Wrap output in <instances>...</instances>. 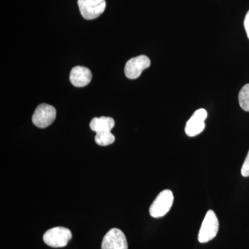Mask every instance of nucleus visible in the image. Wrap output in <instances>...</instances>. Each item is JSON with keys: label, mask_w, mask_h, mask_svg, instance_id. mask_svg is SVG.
Listing matches in <instances>:
<instances>
[{"label": "nucleus", "mask_w": 249, "mask_h": 249, "mask_svg": "<svg viewBox=\"0 0 249 249\" xmlns=\"http://www.w3.org/2000/svg\"><path fill=\"white\" fill-rule=\"evenodd\" d=\"M238 99L241 108L243 110L249 111V84L245 85L241 89Z\"/></svg>", "instance_id": "obj_12"}, {"label": "nucleus", "mask_w": 249, "mask_h": 249, "mask_svg": "<svg viewBox=\"0 0 249 249\" xmlns=\"http://www.w3.org/2000/svg\"><path fill=\"white\" fill-rule=\"evenodd\" d=\"M70 79L73 86L83 88L89 84L92 79V73L87 67L76 66L72 69Z\"/></svg>", "instance_id": "obj_9"}, {"label": "nucleus", "mask_w": 249, "mask_h": 249, "mask_svg": "<svg viewBox=\"0 0 249 249\" xmlns=\"http://www.w3.org/2000/svg\"><path fill=\"white\" fill-rule=\"evenodd\" d=\"M173 202V192L168 189L160 192L150 206V215L154 218L163 217L169 212Z\"/></svg>", "instance_id": "obj_3"}, {"label": "nucleus", "mask_w": 249, "mask_h": 249, "mask_svg": "<svg viewBox=\"0 0 249 249\" xmlns=\"http://www.w3.org/2000/svg\"><path fill=\"white\" fill-rule=\"evenodd\" d=\"M241 174L244 178H248L249 177V151L246 157L245 162L242 165V169H241Z\"/></svg>", "instance_id": "obj_13"}, {"label": "nucleus", "mask_w": 249, "mask_h": 249, "mask_svg": "<svg viewBox=\"0 0 249 249\" xmlns=\"http://www.w3.org/2000/svg\"><path fill=\"white\" fill-rule=\"evenodd\" d=\"M115 142V137L111 132H97L95 136V142L101 146H107Z\"/></svg>", "instance_id": "obj_11"}, {"label": "nucleus", "mask_w": 249, "mask_h": 249, "mask_svg": "<svg viewBox=\"0 0 249 249\" xmlns=\"http://www.w3.org/2000/svg\"><path fill=\"white\" fill-rule=\"evenodd\" d=\"M207 111L199 109L195 111L191 119L188 121L185 127V132L188 137H194L203 132L205 128V120L207 118Z\"/></svg>", "instance_id": "obj_8"}, {"label": "nucleus", "mask_w": 249, "mask_h": 249, "mask_svg": "<svg viewBox=\"0 0 249 249\" xmlns=\"http://www.w3.org/2000/svg\"><path fill=\"white\" fill-rule=\"evenodd\" d=\"M55 117V108L50 105L42 103L37 106L33 114V124L39 128H46L53 124Z\"/></svg>", "instance_id": "obj_4"}, {"label": "nucleus", "mask_w": 249, "mask_h": 249, "mask_svg": "<svg viewBox=\"0 0 249 249\" xmlns=\"http://www.w3.org/2000/svg\"><path fill=\"white\" fill-rule=\"evenodd\" d=\"M150 58L145 55L129 59L124 67V74L129 79H137L142 71L150 66Z\"/></svg>", "instance_id": "obj_6"}, {"label": "nucleus", "mask_w": 249, "mask_h": 249, "mask_svg": "<svg viewBox=\"0 0 249 249\" xmlns=\"http://www.w3.org/2000/svg\"><path fill=\"white\" fill-rule=\"evenodd\" d=\"M219 231V221L213 211L209 210L206 213L200 230H199L198 240L200 243H206L212 240L217 235Z\"/></svg>", "instance_id": "obj_2"}, {"label": "nucleus", "mask_w": 249, "mask_h": 249, "mask_svg": "<svg viewBox=\"0 0 249 249\" xmlns=\"http://www.w3.org/2000/svg\"><path fill=\"white\" fill-rule=\"evenodd\" d=\"M115 125V121L111 117L101 116L100 118H93L89 124L90 128L93 132H111Z\"/></svg>", "instance_id": "obj_10"}, {"label": "nucleus", "mask_w": 249, "mask_h": 249, "mask_svg": "<svg viewBox=\"0 0 249 249\" xmlns=\"http://www.w3.org/2000/svg\"><path fill=\"white\" fill-rule=\"evenodd\" d=\"M127 239L120 229H111L103 237L101 249H127Z\"/></svg>", "instance_id": "obj_7"}, {"label": "nucleus", "mask_w": 249, "mask_h": 249, "mask_svg": "<svg viewBox=\"0 0 249 249\" xmlns=\"http://www.w3.org/2000/svg\"><path fill=\"white\" fill-rule=\"evenodd\" d=\"M72 234L70 229L65 227H55L49 229L43 235V240L46 245L53 248H61L66 247L71 240Z\"/></svg>", "instance_id": "obj_1"}, {"label": "nucleus", "mask_w": 249, "mask_h": 249, "mask_svg": "<svg viewBox=\"0 0 249 249\" xmlns=\"http://www.w3.org/2000/svg\"><path fill=\"white\" fill-rule=\"evenodd\" d=\"M244 25H245L246 32H247V36H248L249 39V11L246 15Z\"/></svg>", "instance_id": "obj_14"}, {"label": "nucleus", "mask_w": 249, "mask_h": 249, "mask_svg": "<svg viewBox=\"0 0 249 249\" xmlns=\"http://www.w3.org/2000/svg\"><path fill=\"white\" fill-rule=\"evenodd\" d=\"M78 7L85 19L91 20L99 17L106 8V0H78Z\"/></svg>", "instance_id": "obj_5"}]
</instances>
